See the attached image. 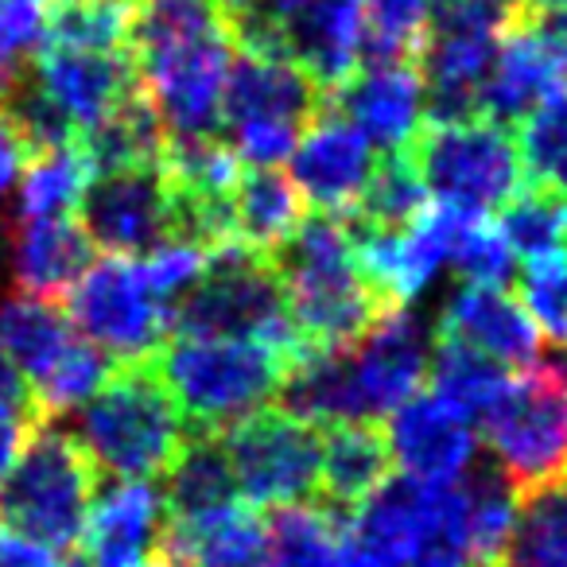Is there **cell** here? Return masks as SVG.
I'll list each match as a JSON object with an SVG mask.
<instances>
[{"mask_svg": "<svg viewBox=\"0 0 567 567\" xmlns=\"http://www.w3.org/2000/svg\"><path fill=\"white\" fill-rule=\"evenodd\" d=\"M172 331L198 339H245L284 354H303L272 257L241 241L206 252L203 276L172 308Z\"/></svg>", "mask_w": 567, "mask_h": 567, "instance_id": "obj_5", "label": "cell"}, {"mask_svg": "<svg viewBox=\"0 0 567 567\" xmlns=\"http://www.w3.org/2000/svg\"><path fill=\"white\" fill-rule=\"evenodd\" d=\"M284 303L303 350H347L389 316L354 257L350 226L339 214H303L272 252Z\"/></svg>", "mask_w": 567, "mask_h": 567, "instance_id": "obj_2", "label": "cell"}, {"mask_svg": "<svg viewBox=\"0 0 567 567\" xmlns=\"http://www.w3.org/2000/svg\"><path fill=\"white\" fill-rule=\"evenodd\" d=\"M385 427L381 424H339L327 427L323 451H319V497L339 520L354 517V509L373 497L389 482Z\"/></svg>", "mask_w": 567, "mask_h": 567, "instance_id": "obj_25", "label": "cell"}, {"mask_svg": "<svg viewBox=\"0 0 567 567\" xmlns=\"http://www.w3.org/2000/svg\"><path fill=\"white\" fill-rule=\"evenodd\" d=\"M24 164H28L24 144L17 141V133H12V128L4 125V117H0V206H4V198H9L12 190H17Z\"/></svg>", "mask_w": 567, "mask_h": 567, "instance_id": "obj_43", "label": "cell"}, {"mask_svg": "<svg viewBox=\"0 0 567 567\" xmlns=\"http://www.w3.org/2000/svg\"><path fill=\"white\" fill-rule=\"evenodd\" d=\"M159 489H164L167 520L203 517V513L237 502L234 471H229L221 435L187 432L179 455H175L172 466L164 471V486Z\"/></svg>", "mask_w": 567, "mask_h": 567, "instance_id": "obj_30", "label": "cell"}, {"mask_svg": "<svg viewBox=\"0 0 567 567\" xmlns=\"http://www.w3.org/2000/svg\"><path fill=\"white\" fill-rule=\"evenodd\" d=\"M234 486L249 509L300 505L319 489V427L284 409H260L221 432Z\"/></svg>", "mask_w": 567, "mask_h": 567, "instance_id": "obj_12", "label": "cell"}, {"mask_svg": "<svg viewBox=\"0 0 567 567\" xmlns=\"http://www.w3.org/2000/svg\"><path fill=\"white\" fill-rule=\"evenodd\" d=\"M94 167L82 156L79 144H66L55 152L28 156L17 183V210L12 221H43V218H71L86 195Z\"/></svg>", "mask_w": 567, "mask_h": 567, "instance_id": "obj_31", "label": "cell"}, {"mask_svg": "<svg viewBox=\"0 0 567 567\" xmlns=\"http://www.w3.org/2000/svg\"><path fill=\"white\" fill-rule=\"evenodd\" d=\"M432 0H365V63H396L420 51Z\"/></svg>", "mask_w": 567, "mask_h": 567, "instance_id": "obj_40", "label": "cell"}, {"mask_svg": "<svg viewBox=\"0 0 567 567\" xmlns=\"http://www.w3.org/2000/svg\"><path fill=\"white\" fill-rule=\"evenodd\" d=\"M497 567H567V471L517 489Z\"/></svg>", "mask_w": 567, "mask_h": 567, "instance_id": "obj_26", "label": "cell"}, {"mask_svg": "<svg viewBox=\"0 0 567 567\" xmlns=\"http://www.w3.org/2000/svg\"><path fill=\"white\" fill-rule=\"evenodd\" d=\"M432 393L443 404H451L455 412H463L471 424H478V416L497 401L513 373L505 365L489 362L486 354L463 347V342L435 339L432 334Z\"/></svg>", "mask_w": 567, "mask_h": 567, "instance_id": "obj_33", "label": "cell"}, {"mask_svg": "<svg viewBox=\"0 0 567 567\" xmlns=\"http://www.w3.org/2000/svg\"><path fill=\"white\" fill-rule=\"evenodd\" d=\"M102 474L79 447L74 432L43 420L20 447L0 486V525L17 528L48 548H74Z\"/></svg>", "mask_w": 567, "mask_h": 567, "instance_id": "obj_7", "label": "cell"}, {"mask_svg": "<svg viewBox=\"0 0 567 567\" xmlns=\"http://www.w3.org/2000/svg\"><path fill=\"white\" fill-rule=\"evenodd\" d=\"M159 556L183 567H265V525L241 502H229L203 517L167 520Z\"/></svg>", "mask_w": 567, "mask_h": 567, "instance_id": "obj_24", "label": "cell"}, {"mask_svg": "<svg viewBox=\"0 0 567 567\" xmlns=\"http://www.w3.org/2000/svg\"><path fill=\"white\" fill-rule=\"evenodd\" d=\"M427 203H432V195H427L416 164L409 159V152H396L373 167L370 183H365L358 206L347 214V221L358 229H404L427 210Z\"/></svg>", "mask_w": 567, "mask_h": 567, "instance_id": "obj_34", "label": "cell"}, {"mask_svg": "<svg viewBox=\"0 0 567 567\" xmlns=\"http://www.w3.org/2000/svg\"><path fill=\"white\" fill-rule=\"evenodd\" d=\"M432 334L463 342L505 370H520V365H533L540 358V331L525 316L517 296H509L505 288L458 284L435 316Z\"/></svg>", "mask_w": 567, "mask_h": 567, "instance_id": "obj_21", "label": "cell"}, {"mask_svg": "<svg viewBox=\"0 0 567 567\" xmlns=\"http://www.w3.org/2000/svg\"><path fill=\"white\" fill-rule=\"evenodd\" d=\"M59 4H74V0H59Z\"/></svg>", "mask_w": 567, "mask_h": 567, "instance_id": "obj_46", "label": "cell"}, {"mask_svg": "<svg viewBox=\"0 0 567 567\" xmlns=\"http://www.w3.org/2000/svg\"><path fill=\"white\" fill-rule=\"evenodd\" d=\"M229 214H234L237 241L272 257L288 241V234L300 226L303 198L284 172H276V167H249V172H241L234 195H229Z\"/></svg>", "mask_w": 567, "mask_h": 567, "instance_id": "obj_28", "label": "cell"}, {"mask_svg": "<svg viewBox=\"0 0 567 567\" xmlns=\"http://www.w3.org/2000/svg\"><path fill=\"white\" fill-rule=\"evenodd\" d=\"M79 148L90 159L94 175L128 172V167H159L167 148V133L159 125V113L144 97V90H136L110 117L97 121L90 133L79 136Z\"/></svg>", "mask_w": 567, "mask_h": 567, "instance_id": "obj_29", "label": "cell"}, {"mask_svg": "<svg viewBox=\"0 0 567 567\" xmlns=\"http://www.w3.org/2000/svg\"><path fill=\"white\" fill-rule=\"evenodd\" d=\"M74 342L79 334L55 303L24 292L0 300V350L28 385H40Z\"/></svg>", "mask_w": 567, "mask_h": 567, "instance_id": "obj_27", "label": "cell"}, {"mask_svg": "<svg viewBox=\"0 0 567 567\" xmlns=\"http://www.w3.org/2000/svg\"><path fill=\"white\" fill-rule=\"evenodd\" d=\"M556 97H567V12L564 17H520L505 32L478 113L509 128L528 121Z\"/></svg>", "mask_w": 567, "mask_h": 567, "instance_id": "obj_13", "label": "cell"}, {"mask_svg": "<svg viewBox=\"0 0 567 567\" xmlns=\"http://www.w3.org/2000/svg\"><path fill=\"white\" fill-rule=\"evenodd\" d=\"M474 427L513 489L567 471V347H551L528 373L509 378Z\"/></svg>", "mask_w": 567, "mask_h": 567, "instance_id": "obj_8", "label": "cell"}, {"mask_svg": "<svg viewBox=\"0 0 567 567\" xmlns=\"http://www.w3.org/2000/svg\"><path fill=\"white\" fill-rule=\"evenodd\" d=\"M385 443L404 478L451 486L478 466V427L443 404L435 393H416L389 416Z\"/></svg>", "mask_w": 567, "mask_h": 567, "instance_id": "obj_19", "label": "cell"}, {"mask_svg": "<svg viewBox=\"0 0 567 567\" xmlns=\"http://www.w3.org/2000/svg\"><path fill=\"white\" fill-rule=\"evenodd\" d=\"M128 0H74L48 24V43L86 51H128Z\"/></svg>", "mask_w": 567, "mask_h": 567, "instance_id": "obj_39", "label": "cell"}, {"mask_svg": "<svg viewBox=\"0 0 567 567\" xmlns=\"http://www.w3.org/2000/svg\"><path fill=\"white\" fill-rule=\"evenodd\" d=\"M339 567H404V564H396L393 556H385V551L370 548V544H362V540H342Z\"/></svg>", "mask_w": 567, "mask_h": 567, "instance_id": "obj_44", "label": "cell"}, {"mask_svg": "<svg viewBox=\"0 0 567 567\" xmlns=\"http://www.w3.org/2000/svg\"><path fill=\"white\" fill-rule=\"evenodd\" d=\"M74 440L97 474L117 482H152L179 455L187 424L152 362H136L117 365L82 404Z\"/></svg>", "mask_w": 567, "mask_h": 567, "instance_id": "obj_4", "label": "cell"}, {"mask_svg": "<svg viewBox=\"0 0 567 567\" xmlns=\"http://www.w3.org/2000/svg\"><path fill=\"white\" fill-rule=\"evenodd\" d=\"M497 229H502L513 257L520 260L536 257V252L559 249V245H567V198L548 195L540 187H520L502 206Z\"/></svg>", "mask_w": 567, "mask_h": 567, "instance_id": "obj_35", "label": "cell"}, {"mask_svg": "<svg viewBox=\"0 0 567 567\" xmlns=\"http://www.w3.org/2000/svg\"><path fill=\"white\" fill-rule=\"evenodd\" d=\"M71 327L110 362H152L172 334V308L144 284L136 260L105 257L79 276L71 292Z\"/></svg>", "mask_w": 567, "mask_h": 567, "instance_id": "obj_11", "label": "cell"}, {"mask_svg": "<svg viewBox=\"0 0 567 567\" xmlns=\"http://www.w3.org/2000/svg\"><path fill=\"white\" fill-rule=\"evenodd\" d=\"M447 265L463 284H482V288H505L513 276V249L505 245L502 229L489 221V214L458 210L455 229H451Z\"/></svg>", "mask_w": 567, "mask_h": 567, "instance_id": "obj_37", "label": "cell"}, {"mask_svg": "<svg viewBox=\"0 0 567 567\" xmlns=\"http://www.w3.org/2000/svg\"><path fill=\"white\" fill-rule=\"evenodd\" d=\"M226 0H141L128 55L167 141H206L221 128V94L234 63Z\"/></svg>", "mask_w": 567, "mask_h": 567, "instance_id": "obj_1", "label": "cell"}, {"mask_svg": "<svg viewBox=\"0 0 567 567\" xmlns=\"http://www.w3.org/2000/svg\"><path fill=\"white\" fill-rule=\"evenodd\" d=\"M517 303L551 347H567V245L536 252L520 265Z\"/></svg>", "mask_w": 567, "mask_h": 567, "instance_id": "obj_36", "label": "cell"}, {"mask_svg": "<svg viewBox=\"0 0 567 567\" xmlns=\"http://www.w3.org/2000/svg\"><path fill=\"white\" fill-rule=\"evenodd\" d=\"M164 525L167 505L156 482L97 486L66 567H152Z\"/></svg>", "mask_w": 567, "mask_h": 567, "instance_id": "obj_16", "label": "cell"}, {"mask_svg": "<svg viewBox=\"0 0 567 567\" xmlns=\"http://www.w3.org/2000/svg\"><path fill=\"white\" fill-rule=\"evenodd\" d=\"M517 148L533 187L567 198V97H556L520 121Z\"/></svg>", "mask_w": 567, "mask_h": 567, "instance_id": "obj_38", "label": "cell"}, {"mask_svg": "<svg viewBox=\"0 0 567 567\" xmlns=\"http://www.w3.org/2000/svg\"><path fill=\"white\" fill-rule=\"evenodd\" d=\"M331 97L334 113H342L370 144L385 148V156L409 152L412 141L424 133L427 97L420 66H412V59L365 63Z\"/></svg>", "mask_w": 567, "mask_h": 567, "instance_id": "obj_20", "label": "cell"}, {"mask_svg": "<svg viewBox=\"0 0 567 567\" xmlns=\"http://www.w3.org/2000/svg\"><path fill=\"white\" fill-rule=\"evenodd\" d=\"M296 358L245 339L175 334L152 354V370L172 393L187 432L221 435L280 396Z\"/></svg>", "mask_w": 567, "mask_h": 567, "instance_id": "obj_3", "label": "cell"}, {"mask_svg": "<svg viewBox=\"0 0 567 567\" xmlns=\"http://www.w3.org/2000/svg\"><path fill=\"white\" fill-rule=\"evenodd\" d=\"M327 110L319 82L276 51L237 48L221 94L229 152L249 167H276L292 156L303 128Z\"/></svg>", "mask_w": 567, "mask_h": 567, "instance_id": "obj_6", "label": "cell"}, {"mask_svg": "<svg viewBox=\"0 0 567 567\" xmlns=\"http://www.w3.org/2000/svg\"><path fill=\"white\" fill-rule=\"evenodd\" d=\"M79 226L110 257H144L175 237V203L159 167L94 175L79 203Z\"/></svg>", "mask_w": 567, "mask_h": 567, "instance_id": "obj_14", "label": "cell"}, {"mask_svg": "<svg viewBox=\"0 0 567 567\" xmlns=\"http://www.w3.org/2000/svg\"><path fill=\"white\" fill-rule=\"evenodd\" d=\"M276 51L334 94L365 59V0H311L280 28Z\"/></svg>", "mask_w": 567, "mask_h": 567, "instance_id": "obj_22", "label": "cell"}, {"mask_svg": "<svg viewBox=\"0 0 567 567\" xmlns=\"http://www.w3.org/2000/svg\"><path fill=\"white\" fill-rule=\"evenodd\" d=\"M409 159L435 203L466 214L502 210L525 187L517 136L489 117L427 125L412 141Z\"/></svg>", "mask_w": 567, "mask_h": 567, "instance_id": "obj_10", "label": "cell"}, {"mask_svg": "<svg viewBox=\"0 0 567 567\" xmlns=\"http://www.w3.org/2000/svg\"><path fill=\"white\" fill-rule=\"evenodd\" d=\"M517 20V0H432L424 43L416 51L432 125L482 117V86Z\"/></svg>", "mask_w": 567, "mask_h": 567, "instance_id": "obj_9", "label": "cell"}, {"mask_svg": "<svg viewBox=\"0 0 567 567\" xmlns=\"http://www.w3.org/2000/svg\"><path fill=\"white\" fill-rule=\"evenodd\" d=\"M358 424H381L420 393L432 365V331L412 311L393 308L370 334L342 350Z\"/></svg>", "mask_w": 567, "mask_h": 567, "instance_id": "obj_15", "label": "cell"}, {"mask_svg": "<svg viewBox=\"0 0 567 567\" xmlns=\"http://www.w3.org/2000/svg\"><path fill=\"white\" fill-rule=\"evenodd\" d=\"M292 187L303 203L316 206V214H339L347 218L362 198L373 167V144L350 125L342 113L327 105L292 148Z\"/></svg>", "mask_w": 567, "mask_h": 567, "instance_id": "obj_18", "label": "cell"}, {"mask_svg": "<svg viewBox=\"0 0 567 567\" xmlns=\"http://www.w3.org/2000/svg\"><path fill=\"white\" fill-rule=\"evenodd\" d=\"M28 74L55 102V110L71 121L79 136L90 133L128 94L141 90L136 63L128 51H86L43 43L35 51V63H28Z\"/></svg>", "mask_w": 567, "mask_h": 567, "instance_id": "obj_17", "label": "cell"}, {"mask_svg": "<svg viewBox=\"0 0 567 567\" xmlns=\"http://www.w3.org/2000/svg\"><path fill=\"white\" fill-rule=\"evenodd\" d=\"M0 567H66L55 556V548L17 533V528L0 525Z\"/></svg>", "mask_w": 567, "mask_h": 567, "instance_id": "obj_42", "label": "cell"}, {"mask_svg": "<svg viewBox=\"0 0 567 567\" xmlns=\"http://www.w3.org/2000/svg\"><path fill=\"white\" fill-rule=\"evenodd\" d=\"M48 0H0V66H28L24 59L48 43Z\"/></svg>", "mask_w": 567, "mask_h": 567, "instance_id": "obj_41", "label": "cell"}, {"mask_svg": "<svg viewBox=\"0 0 567 567\" xmlns=\"http://www.w3.org/2000/svg\"><path fill=\"white\" fill-rule=\"evenodd\" d=\"M9 265L20 292L55 303L94 265V245L74 218L9 221Z\"/></svg>", "mask_w": 567, "mask_h": 567, "instance_id": "obj_23", "label": "cell"}, {"mask_svg": "<svg viewBox=\"0 0 567 567\" xmlns=\"http://www.w3.org/2000/svg\"><path fill=\"white\" fill-rule=\"evenodd\" d=\"M520 17H564L567 0H517Z\"/></svg>", "mask_w": 567, "mask_h": 567, "instance_id": "obj_45", "label": "cell"}, {"mask_svg": "<svg viewBox=\"0 0 567 567\" xmlns=\"http://www.w3.org/2000/svg\"><path fill=\"white\" fill-rule=\"evenodd\" d=\"M342 520L327 505H284L265 525V567H339Z\"/></svg>", "mask_w": 567, "mask_h": 567, "instance_id": "obj_32", "label": "cell"}]
</instances>
